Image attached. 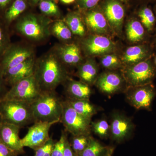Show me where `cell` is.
I'll list each match as a JSON object with an SVG mask.
<instances>
[{
	"label": "cell",
	"mask_w": 156,
	"mask_h": 156,
	"mask_svg": "<svg viewBox=\"0 0 156 156\" xmlns=\"http://www.w3.org/2000/svg\"><path fill=\"white\" fill-rule=\"evenodd\" d=\"M156 97V89L152 83L130 87L126 93V98L130 105L137 110L151 111L153 101Z\"/></svg>",
	"instance_id": "obj_11"
},
{
	"label": "cell",
	"mask_w": 156,
	"mask_h": 156,
	"mask_svg": "<svg viewBox=\"0 0 156 156\" xmlns=\"http://www.w3.org/2000/svg\"><path fill=\"white\" fill-rule=\"evenodd\" d=\"M125 82L123 75L115 72L108 71L98 76L95 84L101 92L111 95L121 90Z\"/></svg>",
	"instance_id": "obj_17"
},
{
	"label": "cell",
	"mask_w": 156,
	"mask_h": 156,
	"mask_svg": "<svg viewBox=\"0 0 156 156\" xmlns=\"http://www.w3.org/2000/svg\"><path fill=\"white\" fill-rule=\"evenodd\" d=\"M155 42H156V37Z\"/></svg>",
	"instance_id": "obj_49"
},
{
	"label": "cell",
	"mask_w": 156,
	"mask_h": 156,
	"mask_svg": "<svg viewBox=\"0 0 156 156\" xmlns=\"http://www.w3.org/2000/svg\"><path fill=\"white\" fill-rule=\"evenodd\" d=\"M38 6L42 15L52 20L62 19L61 10L55 0H41Z\"/></svg>",
	"instance_id": "obj_27"
},
{
	"label": "cell",
	"mask_w": 156,
	"mask_h": 156,
	"mask_svg": "<svg viewBox=\"0 0 156 156\" xmlns=\"http://www.w3.org/2000/svg\"><path fill=\"white\" fill-rule=\"evenodd\" d=\"M140 22L148 31L153 29L156 22V17L154 12L147 6L143 7L138 13Z\"/></svg>",
	"instance_id": "obj_29"
},
{
	"label": "cell",
	"mask_w": 156,
	"mask_h": 156,
	"mask_svg": "<svg viewBox=\"0 0 156 156\" xmlns=\"http://www.w3.org/2000/svg\"><path fill=\"white\" fill-rule=\"evenodd\" d=\"M79 44L85 57H94L112 53L116 49L114 42L101 35H87L80 39Z\"/></svg>",
	"instance_id": "obj_9"
},
{
	"label": "cell",
	"mask_w": 156,
	"mask_h": 156,
	"mask_svg": "<svg viewBox=\"0 0 156 156\" xmlns=\"http://www.w3.org/2000/svg\"><path fill=\"white\" fill-rule=\"evenodd\" d=\"M50 32L51 36L58 39L59 43H69L74 41V36L62 19L53 20L50 23Z\"/></svg>",
	"instance_id": "obj_24"
},
{
	"label": "cell",
	"mask_w": 156,
	"mask_h": 156,
	"mask_svg": "<svg viewBox=\"0 0 156 156\" xmlns=\"http://www.w3.org/2000/svg\"><path fill=\"white\" fill-rule=\"evenodd\" d=\"M134 126L128 117L122 114L114 113L110 125V135L118 142L125 140L131 135Z\"/></svg>",
	"instance_id": "obj_16"
},
{
	"label": "cell",
	"mask_w": 156,
	"mask_h": 156,
	"mask_svg": "<svg viewBox=\"0 0 156 156\" xmlns=\"http://www.w3.org/2000/svg\"><path fill=\"white\" fill-rule=\"evenodd\" d=\"M36 56L35 46L27 41L11 43L0 58V74Z\"/></svg>",
	"instance_id": "obj_6"
},
{
	"label": "cell",
	"mask_w": 156,
	"mask_h": 156,
	"mask_svg": "<svg viewBox=\"0 0 156 156\" xmlns=\"http://www.w3.org/2000/svg\"><path fill=\"white\" fill-rule=\"evenodd\" d=\"M66 138H67V136L66 134L63 131H62L60 139L58 140L59 144V150H58V154L57 156H63Z\"/></svg>",
	"instance_id": "obj_37"
},
{
	"label": "cell",
	"mask_w": 156,
	"mask_h": 156,
	"mask_svg": "<svg viewBox=\"0 0 156 156\" xmlns=\"http://www.w3.org/2000/svg\"><path fill=\"white\" fill-rule=\"evenodd\" d=\"M91 129L95 134L101 138H106L110 135V125L105 119L91 122Z\"/></svg>",
	"instance_id": "obj_33"
},
{
	"label": "cell",
	"mask_w": 156,
	"mask_h": 156,
	"mask_svg": "<svg viewBox=\"0 0 156 156\" xmlns=\"http://www.w3.org/2000/svg\"><path fill=\"white\" fill-rule=\"evenodd\" d=\"M14 0H0V11H5Z\"/></svg>",
	"instance_id": "obj_40"
},
{
	"label": "cell",
	"mask_w": 156,
	"mask_h": 156,
	"mask_svg": "<svg viewBox=\"0 0 156 156\" xmlns=\"http://www.w3.org/2000/svg\"><path fill=\"white\" fill-rule=\"evenodd\" d=\"M81 13L87 31L89 32L101 35L108 32L110 27L101 10L95 7Z\"/></svg>",
	"instance_id": "obj_15"
},
{
	"label": "cell",
	"mask_w": 156,
	"mask_h": 156,
	"mask_svg": "<svg viewBox=\"0 0 156 156\" xmlns=\"http://www.w3.org/2000/svg\"><path fill=\"white\" fill-rule=\"evenodd\" d=\"M62 19L67 24L74 36L81 39L87 35L88 31L80 11H70Z\"/></svg>",
	"instance_id": "obj_22"
},
{
	"label": "cell",
	"mask_w": 156,
	"mask_h": 156,
	"mask_svg": "<svg viewBox=\"0 0 156 156\" xmlns=\"http://www.w3.org/2000/svg\"><path fill=\"white\" fill-rule=\"evenodd\" d=\"M36 56L29 58L18 65L7 70L2 77L6 86L10 87L34 73Z\"/></svg>",
	"instance_id": "obj_14"
},
{
	"label": "cell",
	"mask_w": 156,
	"mask_h": 156,
	"mask_svg": "<svg viewBox=\"0 0 156 156\" xmlns=\"http://www.w3.org/2000/svg\"><path fill=\"white\" fill-rule=\"evenodd\" d=\"M151 56L150 49L147 46L136 45L127 48L123 53L121 60L123 64L128 66L149 58Z\"/></svg>",
	"instance_id": "obj_21"
},
{
	"label": "cell",
	"mask_w": 156,
	"mask_h": 156,
	"mask_svg": "<svg viewBox=\"0 0 156 156\" xmlns=\"http://www.w3.org/2000/svg\"><path fill=\"white\" fill-rule=\"evenodd\" d=\"M53 140L50 137L49 140L42 147L38 148L35 151V154L34 156H44L46 152L51 144L54 143Z\"/></svg>",
	"instance_id": "obj_36"
},
{
	"label": "cell",
	"mask_w": 156,
	"mask_h": 156,
	"mask_svg": "<svg viewBox=\"0 0 156 156\" xmlns=\"http://www.w3.org/2000/svg\"><path fill=\"white\" fill-rule=\"evenodd\" d=\"M101 11L107 20L110 28L117 34L122 32L125 17V9L120 0H106Z\"/></svg>",
	"instance_id": "obj_13"
},
{
	"label": "cell",
	"mask_w": 156,
	"mask_h": 156,
	"mask_svg": "<svg viewBox=\"0 0 156 156\" xmlns=\"http://www.w3.org/2000/svg\"><path fill=\"white\" fill-rule=\"evenodd\" d=\"M108 147L91 137L89 144L80 156H103Z\"/></svg>",
	"instance_id": "obj_28"
},
{
	"label": "cell",
	"mask_w": 156,
	"mask_h": 156,
	"mask_svg": "<svg viewBox=\"0 0 156 156\" xmlns=\"http://www.w3.org/2000/svg\"><path fill=\"white\" fill-rule=\"evenodd\" d=\"M29 4L27 0H14L5 10L2 19L9 27L25 13Z\"/></svg>",
	"instance_id": "obj_23"
},
{
	"label": "cell",
	"mask_w": 156,
	"mask_h": 156,
	"mask_svg": "<svg viewBox=\"0 0 156 156\" xmlns=\"http://www.w3.org/2000/svg\"><path fill=\"white\" fill-rule=\"evenodd\" d=\"M17 154L0 140V156H17Z\"/></svg>",
	"instance_id": "obj_35"
},
{
	"label": "cell",
	"mask_w": 156,
	"mask_h": 156,
	"mask_svg": "<svg viewBox=\"0 0 156 156\" xmlns=\"http://www.w3.org/2000/svg\"><path fill=\"white\" fill-rule=\"evenodd\" d=\"M20 127L3 122L0 126V140L17 154L23 152L19 136Z\"/></svg>",
	"instance_id": "obj_18"
},
{
	"label": "cell",
	"mask_w": 156,
	"mask_h": 156,
	"mask_svg": "<svg viewBox=\"0 0 156 156\" xmlns=\"http://www.w3.org/2000/svg\"><path fill=\"white\" fill-rule=\"evenodd\" d=\"M51 49L67 69L77 68L85 58L79 42L56 43Z\"/></svg>",
	"instance_id": "obj_12"
},
{
	"label": "cell",
	"mask_w": 156,
	"mask_h": 156,
	"mask_svg": "<svg viewBox=\"0 0 156 156\" xmlns=\"http://www.w3.org/2000/svg\"><path fill=\"white\" fill-rule=\"evenodd\" d=\"M126 34L128 40L132 43L140 42L145 37L144 27L137 20H131L127 23Z\"/></svg>",
	"instance_id": "obj_26"
},
{
	"label": "cell",
	"mask_w": 156,
	"mask_h": 156,
	"mask_svg": "<svg viewBox=\"0 0 156 156\" xmlns=\"http://www.w3.org/2000/svg\"><path fill=\"white\" fill-rule=\"evenodd\" d=\"M121 2H128V0H120Z\"/></svg>",
	"instance_id": "obj_46"
},
{
	"label": "cell",
	"mask_w": 156,
	"mask_h": 156,
	"mask_svg": "<svg viewBox=\"0 0 156 156\" xmlns=\"http://www.w3.org/2000/svg\"><path fill=\"white\" fill-rule=\"evenodd\" d=\"M60 2L63 4L66 5H69V4H72L75 2L76 0H60Z\"/></svg>",
	"instance_id": "obj_44"
},
{
	"label": "cell",
	"mask_w": 156,
	"mask_h": 156,
	"mask_svg": "<svg viewBox=\"0 0 156 156\" xmlns=\"http://www.w3.org/2000/svg\"><path fill=\"white\" fill-rule=\"evenodd\" d=\"M53 20L42 14L25 12L13 23V28L26 41L35 46L42 45L51 36L50 26Z\"/></svg>",
	"instance_id": "obj_2"
},
{
	"label": "cell",
	"mask_w": 156,
	"mask_h": 156,
	"mask_svg": "<svg viewBox=\"0 0 156 156\" xmlns=\"http://www.w3.org/2000/svg\"><path fill=\"white\" fill-rule=\"evenodd\" d=\"M10 27L0 19V58L11 44Z\"/></svg>",
	"instance_id": "obj_30"
},
{
	"label": "cell",
	"mask_w": 156,
	"mask_h": 156,
	"mask_svg": "<svg viewBox=\"0 0 156 156\" xmlns=\"http://www.w3.org/2000/svg\"><path fill=\"white\" fill-rule=\"evenodd\" d=\"M70 105L77 112L85 118L91 119L97 113V109L89 100H75L67 98Z\"/></svg>",
	"instance_id": "obj_25"
},
{
	"label": "cell",
	"mask_w": 156,
	"mask_h": 156,
	"mask_svg": "<svg viewBox=\"0 0 156 156\" xmlns=\"http://www.w3.org/2000/svg\"><path fill=\"white\" fill-rule=\"evenodd\" d=\"M62 100L56 90L43 91L41 95L31 105L35 121L43 122H60Z\"/></svg>",
	"instance_id": "obj_3"
},
{
	"label": "cell",
	"mask_w": 156,
	"mask_h": 156,
	"mask_svg": "<svg viewBox=\"0 0 156 156\" xmlns=\"http://www.w3.org/2000/svg\"><path fill=\"white\" fill-rule=\"evenodd\" d=\"M73 136L71 146L76 154L80 156L82 152L87 147L92 136L86 135Z\"/></svg>",
	"instance_id": "obj_31"
},
{
	"label": "cell",
	"mask_w": 156,
	"mask_h": 156,
	"mask_svg": "<svg viewBox=\"0 0 156 156\" xmlns=\"http://www.w3.org/2000/svg\"><path fill=\"white\" fill-rule=\"evenodd\" d=\"M62 113L60 122L66 130L73 136L90 135L91 120L81 115L70 105L67 101H62Z\"/></svg>",
	"instance_id": "obj_8"
},
{
	"label": "cell",
	"mask_w": 156,
	"mask_h": 156,
	"mask_svg": "<svg viewBox=\"0 0 156 156\" xmlns=\"http://www.w3.org/2000/svg\"><path fill=\"white\" fill-rule=\"evenodd\" d=\"M43 92L34 74L10 87L2 100L17 101L31 105Z\"/></svg>",
	"instance_id": "obj_5"
},
{
	"label": "cell",
	"mask_w": 156,
	"mask_h": 156,
	"mask_svg": "<svg viewBox=\"0 0 156 156\" xmlns=\"http://www.w3.org/2000/svg\"><path fill=\"white\" fill-rule=\"evenodd\" d=\"M76 69V76L80 81L90 86L95 83L98 76V68L93 57H85Z\"/></svg>",
	"instance_id": "obj_20"
},
{
	"label": "cell",
	"mask_w": 156,
	"mask_h": 156,
	"mask_svg": "<svg viewBox=\"0 0 156 156\" xmlns=\"http://www.w3.org/2000/svg\"><path fill=\"white\" fill-rule=\"evenodd\" d=\"M6 87L7 86L4 81L2 76L0 74V101L3 99L6 92L8 91V90Z\"/></svg>",
	"instance_id": "obj_38"
},
{
	"label": "cell",
	"mask_w": 156,
	"mask_h": 156,
	"mask_svg": "<svg viewBox=\"0 0 156 156\" xmlns=\"http://www.w3.org/2000/svg\"><path fill=\"white\" fill-rule=\"evenodd\" d=\"M2 122V117H1V115H0V126H1Z\"/></svg>",
	"instance_id": "obj_45"
},
{
	"label": "cell",
	"mask_w": 156,
	"mask_h": 156,
	"mask_svg": "<svg viewBox=\"0 0 156 156\" xmlns=\"http://www.w3.org/2000/svg\"><path fill=\"white\" fill-rule=\"evenodd\" d=\"M63 156H78L74 152L67 138L66 140Z\"/></svg>",
	"instance_id": "obj_39"
},
{
	"label": "cell",
	"mask_w": 156,
	"mask_h": 156,
	"mask_svg": "<svg viewBox=\"0 0 156 156\" xmlns=\"http://www.w3.org/2000/svg\"><path fill=\"white\" fill-rule=\"evenodd\" d=\"M100 62L103 67L109 70L118 69L123 66L121 59L116 55L112 53L102 56Z\"/></svg>",
	"instance_id": "obj_32"
},
{
	"label": "cell",
	"mask_w": 156,
	"mask_h": 156,
	"mask_svg": "<svg viewBox=\"0 0 156 156\" xmlns=\"http://www.w3.org/2000/svg\"><path fill=\"white\" fill-rule=\"evenodd\" d=\"M55 143L54 142L53 144L50 146V147L48 149V151L46 152L44 156H51L52 154V151H53V147Z\"/></svg>",
	"instance_id": "obj_42"
},
{
	"label": "cell",
	"mask_w": 156,
	"mask_h": 156,
	"mask_svg": "<svg viewBox=\"0 0 156 156\" xmlns=\"http://www.w3.org/2000/svg\"><path fill=\"white\" fill-rule=\"evenodd\" d=\"M58 122H37L28 128L27 134L20 139L23 148L28 147L36 151L44 145L50 137L49 131L50 128Z\"/></svg>",
	"instance_id": "obj_10"
},
{
	"label": "cell",
	"mask_w": 156,
	"mask_h": 156,
	"mask_svg": "<svg viewBox=\"0 0 156 156\" xmlns=\"http://www.w3.org/2000/svg\"><path fill=\"white\" fill-rule=\"evenodd\" d=\"M34 75L43 91H55L69 77L67 69L51 49L37 58Z\"/></svg>",
	"instance_id": "obj_1"
},
{
	"label": "cell",
	"mask_w": 156,
	"mask_h": 156,
	"mask_svg": "<svg viewBox=\"0 0 156 156\" xmlns=\"http://www.w3.org/2000/svg\"><path fill=\"white\" fill-rule=\"evenodd\" d=\"M100 0H76L77 6L80 12L95 8Z\"/></svg>",
	"instance_id": "obj_34"
},
{
	"label": "cell",
	"mask_w": 156,
	"mask_h": 156,
	"mask_svg": "<svg viewBox=\"0 0 156 156\" xmlns=\"http://www.w3.org/2000/svg\"><path fill=\"white\" fill-rule=\"evenodd\" d=\"M155 12H156V6L155 7Z\"/></svg>",
	"instance_id": "obj_48"
},
{
	"label": "cell",
	"mask_w": 156,
	"mask_h": 156,
	"mask_svg": "<svg viewBox=\"0 0 156 156\" xmlns=\"http://www.w3.org/2000/svg\"><path fill=\"white\" fill-rule=\"evenodd\" d=\"M41 0H27L30 5L34 7L38 5Z\"/></svg>",
	"instance_id": "obj_41"
},
{
	"label": "cell",
	"mask_w": 156,
	"mask_h": 156,
	"mask_svg": "<svg viewBox=\"0 0 156 156\" xmlns=\"http://www.w3.org/2000/svg\"><path fill=\"white\" fill-rule=\"evenodd\" d=\"M154 63L155 65V66H156V56L155 57V58H154Z\"/></svg>",
	"instance_id": "obj_47"
},
{
	"label": "cell",
	"mask_w": 156,
	"mask_h": 156,
	"mask_svg": "<svg viewBox=\"0 0 156 156\" xmlns=\"http://www.w3.org/2000/svg\"><path fill=\"white\" fill-rule=\"evenodd\" d=\"M0 115L3 122L21 128L35 122L31 105L21 101H0Z\"/></svg>",
	"instance_id": "obj_4"
},
{
	"label": "cell",
	"mask_w": 156,
	"mask_h": 156,
	"mask_svg": "<svg viewBox=\"0 0 156 156\" xmlns=\"http://www.w3.org/2000/svg\"><path fill=\"white\" fill-rule=\"evenodd\" d=\"M63 85L68 99L89 100L92 91L89 85L70 77Z\"/></svg>",
	"instance_id": "obj_19"
},
{
	"label": "cell",
	"mask_w": 156,
	"mask_h": 156,
	"mask_svg": "<svg viewBox=\"0 0 156 156\" xmlns=\"http://www.w3.org/2000/svg\"><path fill=\"white\" fill-rule=\"evenodd\" d=\"M122 75L129 87L143 86L152 83L156 78V68L151 60L148 58L127 66Z\"/></svg>",
	"instance_id": "obj_7"
},
{
	"label": "cell",
	"mask_w": 156,
	"mask_h": 156,
	"mask_svg": "<svg viewBox=\"0 0 156 156\" xmlns=\"http://www.w3.org/2000/svg\"><path fill=\"white\" fill-rule=\"evenodd\" d=\"M113 151V149L112 148H108L106 153L103 156H112Z\"/></svg>",
	"instance_id": "obj_43"
}]
</instances>
